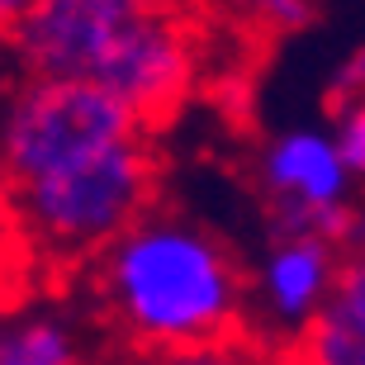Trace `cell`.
<instances>
[{
	"label": "cell",
	"mask_w": 365,
	"mask_h": 365,
	"mask_svg": "<svg viewBox=\"0 0 365 365\" xmlns=\"http://www.w3.org/2000/svg\"><path fill=\"white\" fill-rule=\"evenodd\" d=\"M24 257L29 247L19 237V218H14V195H10V180L0 171V304L14 309V284H24Z\"/></svg>",
	"instance_id": "11"
},
{
	"label": "cell",
	"mask_w": 365,
	"mask_h": 365,
	"mask_svg": "<svg viewBox=\"0 0 365 365\" xmlns=\"http://www.w3.org/2000/svg\"><path fill=\"white\" fill-rule=\"evenodd\" d=\"M157 176L162 171H157L152 133H138L71 171L14 185L10 195L19 237L24 247L48 252V257L91 261L152 209Z\"/></svg>",
	"instance_id": "2"
},
{
	"label": "cell",
	"mask_w": 365,
	"mask_h": 365,
	"mask_svg": "<svg viewBox=\"0 0 365 365\" xmlns=\"http://www.w3.org/2000/svg\"><path fill=\"white\" fill-rule=\"evenodd\" d=\"M261 180L271 190L275 209H299V214L351 209L346 190L356 176L346 171L332 133L323 128H289L271 138V148L261 152Z\"/></svg>",
	"instance_id": "6"
},
{
	"label": "cell",
	"mask_w": 365,
	"mask_h": 365,
	"mask_svg": "<svg viewBox=\"0 0 365 365\" xmlns=\"http://www.w3.org/2000/svg\"><path fill=\"white\" fill-rule=\"evenodd\" d=\"M123 5H180V0H123Z\"/></svg>",
	"instance_id": "15"
},
{
	"label": "cell",
	"mask_w": 365,
	"mask_h": 365,
	"mask_svg": "<svg viewBox=\"0 0 365 365\" xmlns=\"http://www.w3.org/2000/svg\"><path fill=\"white\" fill-rule=\"evenodd\" d=\"M200 71V43L180 5H133L91 71V86L114 95L148 133H157Z\"/></svg>",
	"instance_id": "4"
},
{
	"label": "cell",
	"mask_w": 365,
	"mask_h": 365,
	"mask_svg": "<svg viewBox=\"0 0 365 365\" xmlns=\"http://www.w3.org/2000/svg\"><path fill=\"white\" fill-rule=\"evenodd\" d=\"M341 247L294 232V237H275V252L266 261V304L284 327H304L327 299V289L341 275Z\"/></svg>",
	"instance_id": "7"
},
{
	"label": "cell",
	"mask_w": 365,
	"mask_h": 365,
	"mask_svg": "<svg viewBox=\"0 0 365 365\" xmlns=\"http://www.w3.org/2000/svg\"><path fill=\"white\" fill-rule=\"evenodd\" d=\"M148 133L128 109L91 81L24 76L0 109V171L14 185L57 176Z\"/></svg>",
	"instance_id": "3"
},
{
	"label": "cell",
	"mask_w": 365,
	"mask_h": 365,
	"mask_svg": "<svg viewBox=\"0 0 365 365\" xmlns=\"http://www.w3.org/2000/svg\"><path fill=\"white\" fill-rule=\"evenodd\" d=\"M0 313H5V304H0Z\"/></svg>",
	"instance_id": "16"
},
{
	"label": "cell",
	"mask_w": 365,
	"mask_h": 365,
	"mask_svg": "<svg viewBox=\"0 0 365 365\" xmlns=\"http://www.w3.org/2000/svg\"><path fill=\"white\" fill-rule=\"evenodd\" d=\"M95 289L109 327L138 356L185 351L247 332V280L214 232L171 214H148L95 257Z\"/></svg>",
	"instance_id": "1"
},
{
	"label": "cell",
	"mask_w": 365,
	"mask_h": 365,
	"mask_svg": "<svg viewBox=\"0 0 365 365\" xmlns=\"http://www.w3.org/2000/svg\"><path fill=\"white\" fill-rule=\"evenodd\" d=\"M0 365H86L81 332L48 309L0 313Z\"/></svg>",
	"instance_id": "9"
},
{
	"label": "cell",
	"mask_w": 365,
	"mask_h": 365,
	"mask_svg": "<svg viewBox=\"0 0 365 365\" xmlns=\"http://www.w3.org/2000/svg\"><path fill=\"white\" fill-rule=\"evenodd\" d=\"M128 10L133 5H123V0H38L19 19L10 43L29 76L91 81L95 62Z\"/></svg>",
	"instance_id": "5"
},
{
	"label": "cell",
	"mask_w": 365,
	"mask_h": 365,
	"mask_svg": "<svg viewBox=\"0 0 365 365\" xmlns=\"http://www.w3.org/2000/svg\"><path fill=\"white\" fill-rule=\"evenodd\" d=\"M143 365H289L261 346L257 337H223V341H204V346H185V351H162V356H143Z\"/></svg>",
	"instance_id": "10"
},
{
	"label": "cell",
	"mask_w": 365,
	"mask_h": 365,
	"mask_svg": "<svg viewBox=\"0 0 365 365\" xmlns=\"http://www.w3.org/2000/svg\"><path fill=\"white\" fill-rule=\"evenodd\" d=\"M327 133H332V143H337L346 171L361 176L365 171V109H361V100H346V109H337V123H332Z\"/></svg>",
	"instance_id": "12"
},
{
	"label": "cell",
	"mask_w": 365,
	"mask_h": 365,
	"mask_svg": "<svg viewBox=\"0 0 365 365\" xmlns=\"http://www.w3.org/2000/svg\"><path fill=\"white\" fill-rule=\"evenodd\" d=\"M242 14L261 29H304L313 19V0H242Z\"/></svg>",
	"instance_id": "13"
},
{
	"label": "cell",
	"mask_w": 365,
	"mask_h": 365,
	"mask_svg": "<svg viewBox=\"0 0 365 365\" xmlns=\"http://www.w3.org/2000/svg\"><path fill=\"white\" fill-rule=\"evenodd\" d=\"M34 5H38V0H0V38H10L14 29H19V19H24Z\"/></svg>",
	"instance_id": "14"
},
{
	"label": "cell",
	"mask_w": 365,
	"mask_h": 365,
	"mask_svg": "<svg viewBox=\"0 0 365 365\" xmlns=\"http://www.w3.org/2000/svg\"><path fill=\"white\" fill-rule=\"evenodd\" d=\"M289 365H365V271L361 257L341 266L337 284L327 289L309 323L294 337Z\"/></svg>",
	"instance_id": "8"
}]
</instances>
